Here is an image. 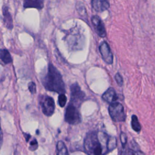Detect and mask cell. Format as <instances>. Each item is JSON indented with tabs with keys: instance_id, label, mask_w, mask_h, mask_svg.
Returning <instances> with one entry per match:
<instances>
[{
	"instance_id": "6da1fadb",
	"label": "cell",
	"mask_w": 155,
	"mask_h": 155,
	"mask_svg": "<svg viewBox=\"0 0 155 155\" xmlns=\"http://www.w3.org/2000/svg\"><path fill=\"white\" fill-rule=\"evenodd\" d=\"M109 136L103 132L92 131L84 140V149L88 155H105L111 151L108 145Z\"/></svg>"
},
{
	"instance_id": "7a4b0ae2",
	"label": "cell",
	"mask_w": 155,
	"mask_h": 155,
	"mask_svg": "<svg viewBox=\"0 0 155 155\" xmlns=\"http://www.w3.org/2000/svg\"><path fill=\"white\" fill-rule=\"evenodd\" d=\"M42 84L45 88L50 91L64 94L65 88L62 76L57 68L51 64L47 68L46 73L41 78Z\"/></svg>"
},
{
	"instance_id": "3957f363",
	"label": "cell",
	"mask_w": 155,
	"mask_h": 155,
	"mask_svg": "<svg viewBox=\"0 0 155 155\" xmlns=\"http://www.w3.org/2000/svg\"><path fill=\"white\" fill-rule=\"evenodd\" d=\"M108 112L112 120L114 122H124L126 118L123 105L119 102H114L110 105Z\"/></svg>"
},
{
	"instance_id": "277c9868",
	"label": "cell",
	"mask_w": 155,
	"mask_h": 155,
	"mask_svg": "<svg viewBox=\"0 0 155 155\" xmlns=\"http://www.w3.org/2000/svg\"><path fill=\"white\" fill-rule=\"evenodd\" d=\"M65 121L71 125H77L81 122L80 113L74 105L70 104L66 108L65 113Z\"/></svg>"
},
{
	"instance_id": "5b68a950",
	"label": "cell",
	"mask_w": 155,
	"mask_h": 155,
	"mask_svg": "<svg viewBox=\"0 0 155 155\" xmlns=\"http://www.w3.org/2000/svg\"><path fill=\"white\" fill-rule=\"evenodd\" d=\"M70 92L71 104L80 106L85 97V93L81 90L78 83H74L71 85Z\"/></svg>"
},
{
	"instance_id": "8992f818",
	"label": "cell",
	"mask_w": 155,
	"mask_h": 155,
	"mask_svg": "<svg viewBox=\"0 0 155 155\" xmlns=\"http://www.w3.org/2000/svg\"><path fill=\"white\" fill-rule=\"evenodd\" d=\"M40 105L42 113L47 116H51L54 111V102L53 99L48 96H42L40 99Z\"/></svg>"
},
{
	"instance_id": "52a82bcc",
	"label": "cell",
	"mask_w": 155,
	"mask_h": 155,
	"mask_svg": "<svg viewBox=\"0 0 155 155\" xmlns=\"http://www.w3.org/2000/svg\"><path fill=\"white\" fill-rule=\"evenodd\" d=\"M99 51L104 61L108 64H111L113 62V55L108 44L106 41L101 42L99 46Z\"/></svg>"
},
{
	"instance_id": "ba28073f",
	"label": "cell",
	"mask_w": 155,
	"mask_h": 155,
	"mask_svg": "<svg viewBox=\"0 0 155 155\" xmlns=\"http://www.w3.org/2000/svg\"><path fill=\"white\" fill-rule=\"evenodd\" d=\"M91 21L97 34L100 37H102V38L105 37L106 36L105 28L101 18L98 16L94 15L92 16Z\"/></svg>"
},
{
	"instance_id": "9c48e42d",
	"label": "cell",
	"mask_w": 155,
	"mask_h": 155,
	"mask_svg": "<svg viewBox=\"0 0 155 155\" xmlns=\"http://www.w3.org/2000/svg\"><path fill=\"white\" fill-rule=\"evenodd\" d=\"M91 5L95 11L102 12L109 8L110 4L106 0H93L91 1Z\"/></svg>"
},
{
	"instance_id": "30bf717a",
	"label": "cell",
	"mask_w": 155,
	"mask_h": 155,
	"mask_svg": "<svg viewBox=\"0 0 155 155\" xmlns=\"http://www.w3.org/2000/svg\"><path fill=\"white\" fill-rule=\"evenodd\" d=\"M102 98L108 103L113 104L117 99V96L114 89L113 87L108 88L102 94Z\"/></svg>"
},
{
	"instance_id": "8fae6325",
	"label": "cell",
	"mask_w": 155,
	"mask_h": 155,
	"mask_svg": "<svg viewBox=\"0 0 155 155\" xmlns=\"http://www.w3.org/2000/svg\"><path fill=\"white\" fill-rule=\"evenodd\" d=\"M24 8H35L41 9L44 7V1L41 0H25L24 1Z\"/></svg>"
},
{
	"instance_id": "7c38bea8",
	"label": "cell",
	"mask_w": 155,
	"mask_h": 155,
	"mask_svg": "<svg viewBox=\"0 0 155 155\" xmlns=\"http://www.w3.org/2000/svg\"><path fill=\"white\" fill-rule=\"evenodd\" d=\"M3 16H4V22L5 24L4 25L7 28L12 30L13 27V20L11 16V15L8 12V8L7 7L3 8Z\"/></svg>"
},
{
	"instance_id": "4fadbf2b",
	"label": "cell",
	"mask_w": 155,
	"mask_h": 155,
	"mask_svg": "<svg viewBox=\"0 0 155 155\" xmlns=\"http://www.w3.org/2000/svg\"><path fill=\"white\" fill-rule=\"evenodd\" d=\"M56 155H68L67 148L65 143L60 140L56 145Z\"/></svg>"
},
{
	"instance_id": "5bb4252c",
	"label": "cell",
	"mask_w": 155,
	"mask_h": 155,
	"mask_svg": "<svg viewBox=\"0 0 155 155\" xmlns=\"http://www.w3.org/2000/svg\"><path fill=\"white\" fill-rule=\"evenodd\" d=\"M1 61L5 64L12 62V59L9 51L6 49H1Z\"/></svg>"
},
{
	"instance_id": "9a60e30c",
	"label": "cell",
	"mask_w": 155,
	"mask_h": 155,
	"mask_svg": "<svg viewBox=\"0 0 155 155\" xmlns=\"http://www.w3.org/2000/svg\"><path fill=\"white\" fill-rule=\"evenodd\" d=\"M131 127L136 132H139L141 130L140 124L136 115H133L131 117Z\"/></svg>"
},
{
	"instance_id": "2e32d148",
	"label": "cell",
	"mask_w": 155,
	"mask_h": 155,
	"mask_svg": "<svg viewBox=\"0 0 155 155\" xmlns=\"http://www.w3.org/2000/svg\"><path fill=\"white\" fill-rule=\"evenodd\" d=\"M67 102V97L64 94H59L58 97V103L61 107H65Z\"/></svg>"
},
{
	"instance_id": "e0dca14e",
	"label": "cell",
	"mask_w": 155,
	"mask_h": 155,
	"mask_svg": "<svg viewBox=\"0 0 155 155\" xmlns=\"http://www.w3.org/2000/svg\"><path fill=\"white\" fill-rule=\"evenodd\" d=\"M120 142H121V143L122 145V148H124L127 144V137L125 133H124V132L120 133Z\"/></svg>"
},
{
	"instance_id": "ac0fdd59",
	"label": "cell",
	"mask_w": 155,
	"mask_h": 155,
	"mask_svg": "<svg viewBox=\"0 0 155 155\" xmlns=\"http://www.w3.org/2000/svg\"><path fill=\"white\" fill-rule=\"evenodd\" d=\"M115 80L116 81L117 84V85H118L119 86H120V87L122 86L123 82H124V81H123V78H122V76H121L119 73H117L116 74V75H115Z\"/></svg>"
},
{
	"instance_id": "d6986e66",
	"label": "cell",
	"mask_w": 155,
	"mask_h": 155,
	"mask_svg": "<svg viewBox=\"0 0 155 155\" xmlns=\"http://www.w3.org/2000/svg\"><path fill=\"white\" fill-rule=\"evenodd\" d=\"M38 146V142L36 140V139H34L33 140H31L30 143V147H29V149L31 151H34L35 150L37 149Z\"/></svg>"
},
{
	"instance_id": "ffe728a7",
	"label": "cell",
	"mask_w": 155,
	"mask_h": 155,
	"mask_svg": "<svg viewBox=\"0 0 155 155\" xmlns=\"http://www.w3.org/2000/svg\"><path fill=\"white\" fill-rule=\"evenodd\" d=\"M28 90L30 91V93L31 94H34L36 93V86L35 82H31L28 84Z\"/></svg>"
},
{
	"instance_id": "44dd1931",
	"label": "cell",
	"mask_w": 155,
	"mask_h": 155,
	"mask_svg": "<svg viewBox=\"0 0 155 155\" xmlns=\"http://www.w3.org/2000/svg\"><path fill=\"white\" fill-rule=\"evenodd\" d=\"M128 155H144V154L139 150L130 149L129 151Z\"/></svg>"
},
{
	"instance_id": "7402d4cb",
	"label": "cell",
	"mask_w": 155,
	"mask_h": 155,
	"mask_svg": "<svg viewBox=\"0 0 155 155\" xmlns=\"http://www.w3.org/2000/svg\"><path fill=\"white\" fill-rule=\"evenodd\" d=\"M24 136H25V137L26 139V141L27 142L28 140V139H30V135L28 134H26V133H24Z\"/></svg>"
}]
</instances>
